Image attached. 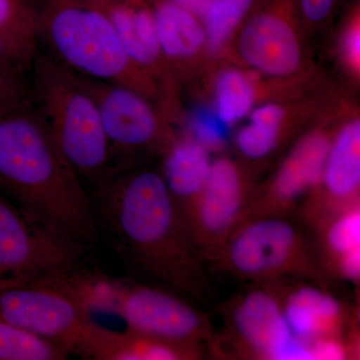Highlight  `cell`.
Wrapping results in <instances>:
<instances>
[{
    "instance_id": "1",
    "label": "cell",
    "mask_w": 360,
    "mask_h": 360,
    "mask_svg": "<svg viewBox=\"0 0 360 360\" xmlns=\"http://www.w3.org/2000/svg\"><path fill=\"white\" fill-rule=\"evenodd\" d=\"M0 193L56 236L87 248L98 240L84 181L28 103L0 117Z\"/></svg>"
},
{
    "instance_id": "2",
    "label": "cell",
    "mask_w": 360,
    "mask_h": 360,
    "mask_svg": "<svg viewBox=\"0 0 360 360\" xmlns=\"http://www.w3.org/2000/svg\"><path fill=\"white\" fill-rule=\"evenodd\" d=\"M90 198L99 236L108 234L115 250L176 278L181 253L172 194L163 175L118 170L94 186Z\"/></svg>"
},
{
    "instance_id": "3",
    "label": "cell",
    "mask_w": 360,
    "mask_h": 360,
    "mask_svg": "<svg viewBox=\"0 0 360 360\" xmlns=\"http://www.w3.org/2000/svg\"><path fill=\"white\" fill-rule=\"evenodd\" d=\"M39 37L49 45L51 58L71 72L125 85L148 98L158 96L155 85L130 60L103 7L70 0H41Z\"/></svg>"
},
{
    "instance_id": "4",
    "label": "cell",
    "mask_w": 360,
    "mask_h": 360,
    "mask_svg": "<svg viewBox=\"0 0 360 360\" xmlns=\"http://www.w3.org/2000/svg\"><path fill=\"white\" fill-rule=\"evenodd\" d=\"M30 71L35 108L82 181L96 186L115 167L96 103L51 56L37 53Z\"/></svg>"
},
{
    "instance_id": "5",
    "label": "cell",
    "mask_w": 360,
    "mask_h": 360,
    "mask_svg": "<svg viewBox=\"0 0 360 360\" xmlns=\"http://www.w3.org/2000/svg\"><path fill=\"white\" fill-rule=\"evenodd\" d=\"M89 274L77 269L32 283L0 286V319L60 347L94 359L103 326L91 319Z\"/></svg>"
},
{
    "instance_id": "6",
    "label": "cell",
    "mask_w": 360,
    "mask_h": 360,
    "mask_svg": "<svg viewBox=\"0 0 360 360\" xmlns=\"http://www.w3.org/2000/svg\"><path fill=\"white\" fill-rule=\"evenodd\" d=\"M87 248L30 221L0 193V286L77 269Z\"/></svg>"
},
{
    "instance_id": "7",
    "label": "cell",
    "mask_w": 360,
    "mask_h": 360,
    "mask_svg": "<svg viewBox=\"0 0 360 360\" xmlns=\"http://www.w3.org/2000/svg\"><path fill=\"white\" fill-rule=\"evenodd\" d=\"M90 300L92 309L118 315L129 330L160 340L181 343L200 328L198 314L177 298L127 281L94 276Z\"/></svg>"
},
{
    "instance_id": "8",
    "label": "cell",
    "mask_w": 360,
    "mask_h": 360,
    "mask_svg": "<svg viewBox=\"0 0 360 360\" xmlns=\"http://www.w3.org/2000/svg\"><path fill=\"white\" fill-rule=\"evenodd\" d=\"M71 73L96 103L110 143L113 172L122 169L132 153L155 146L167 134L148 96L125 85Z\"/></svg>"
},
{
    "instance_id": "9",
    "label": "cell",
    "mask_w": 360,
    "mask_h": 360,
    "mask_svg": "<svg viewBox=\"0 0 360 360\" xmlns=\"http://www.w3.org/2000/svg\"><path fill=\"white\" fill-rule=\"evenodd\" d=\"M238 52L246 65L274 77H286L300 68V41L284 14L267 9L253 15L241 30Z\"/></svg>"
},
{
    "instance_id": "10",
    "label": "cell",
    "mask_w": 360,
    "mask_h": 360,
    "mask_svg": "<svg viewBox=\"0 0 360 360\" xmlns=\"http://www.w3.org/2000/svg\"><path fill=\"white\" fill-rule=\"evenodd\" d=\"M103 7L135 68L155 85L169 84L170 66L161 51L153 9L143 0H117Z\"/></svg>"
},
{
    "instance_id": "11",
    "label": "cell",
    "mask_w": 360,
    "mask_h": 360,
    "mask_svg": "<svg viewBox=\"0 0 360 360\" xmlns=\"http://www.w3.org/2000/svg\"><path fill=\"white\" fill-rule=\"evenodd\" d=\"M236 326L253 347L276 360L312 359L309 345L290 330L274 298L251 293L238 307Z\"/></svg>"
},
{
    "instance_id": "12",
    "label": "cell",
    "mask_w": 360,
    "mask_h": 360,
    "mask_svg": "<svg viewBox=\"0 0 360 360\" xmlns=\"http://www.w3.org/2000/svg\"><path fill=\"white\" fill-rule=\"evenodd\" d=\"M295 243V231L281 219L260 220L240 232L231 246V259L245 274H259L285 262Z\"/></svg>"
},
{
    "instance_id": "13",
    "label": "cell",
    "mask_w": 360,
    "mask_h": 360,
    "mask_svg": "<svg viewBox=\"0 0 360 360\" xmlns=\"http://www.w3.org/2000/svg\"><path fill=\"white\" fill-rule=\"evenodd\" d=\"M151 9L161 51L168 65L184 68L206 44L202 22L167 0H155Z\"/></svg>"
},
{
    "instance_id": "14",
    "label": "cell",
    "mask_w": 360,
    "mask_h": 360,
    "mask_svg": "<svg viewBox=\"0 0 360 360\" xmlns=\"http://www.w3.org/2000/svg\"><path fill=\"white\" fill-rule=\"evenodd\" d=\"M200 193L201 224L210 231H224L236 217L240 203V184L236 165L229 160L212 163Z\"/></svg>"
},
{
    "instance_id": "15",
    "label": "cell",
    "mask_w": 360,
    "mask_h": 360,
    "mask_svg": "<svg viewBox=\"0 0 360 360\" xmlns=\"http://www.w3.org/2000/svg\"><path fill=\"white\" fill-rule=\"evenodd\" d=\"M329 142L322 132H311L302 139L284 162L276 180V195L292 200L323 176Z\"/></svg>"
},
{
    "instance_id": "16",
    "label": "cell",
    "mask_w": 360,
    "mask_h": 360,
    "mask_svg": "<svg viewBox=\"0 0 360 360\" xmlns=\"http://www.w3.org/2000/svg\"><path fill=\"white\" fill-rule=\"evenodd\" d=\"M333 195L345 198L359 188L360 182V122H348L329 146L323 176Z\"/></svg>"
},
{
    "instance_id": "17",
    "label": "cell",
    "mask_w": 360,
    "mask_h": 360,
    "mask_svg": "<svg viewBox=\"0 0 360 360\" xmlns=\"http://www.w3.org/2000/svg\"><path fill=\"white\" fill-rule=\"evenodd\" d=\"M210 167L207 149L193 141H182L168 150L163 177L172 195L188 198L200 193Z\"/></svg>"
},
{
    "instance_id": "18",
    "label": "cell",
    "mask_w": 360,
    "mask_h": 360,
    "mask_svg": "<svg viewBox=\"0 0 360 360\" xmlns=\"http://www.w3.org/2000/svg\"><path fill=\"white\" fill-rule=\"evenodd\" d=\"M340 312L335 298L314 288H303L291 295L283 316L296 338L309 340L323 333Z\"/></svg>"
},
{
    "instance_id": "19",
    "label": "cell",
    "mask_w": 360,
    "mask_h": 360,
    "mask_svg": "<svg viewBox=\"0 0 360 360\" xmlns=\"http://www.w3.org/2000/svg\"><path fill=\"white\" fill-rule=\"evenodd\" d=\"M41 0H0V32L33 63L39 44Z\"/></svg>"
},
{
    "instance_id": "20",
    "label": "cell",
    "mask_w": 360,
    "mask_h": 360,
    "mask_svg": "<svg viewBox=\"0 0 360 360\" xmlns=\"http://www.w3.org/2000/svg\"><path fill=\"white\" fill-rule=\"evenodd\" d=\"M284 116L283 108L276 103L264 104L253 110L250 123L236 135V144L241 153L252 160L269 155L276 146Z\"/></svg>"
},
{
    "instance_id": "21",
    "label": "cell",
    "mask_w": 360,
    "mask_h": 360,
    "mask_svg": "<svg viewBox=\"0 0 360 360\" xmlns=\"http://www.w3.org/2000/svg\"><path fill=\"white\" fill-rule=\"evenodd\" d=\"M255 103L252 79L243 71L227 68L215 84V108L227 124H233L250 112Z\"/></svg>"
},
{
    "instance_id": "22",
    "label": "cell",
    "mask_w": 360,
    "mask_h": 360,
    "mask_svg": "<svg viewBox=\"0 0 360 360\" xmlns=\"http://www.w3.org/2000/svg\"><path fill=\"white\" fill-rule=\"evenodd\" d=\"M68 356L51 341L0 319V360H65Z\"/></svg>"
},
{
    "instance_id": "23",
    "label": "cell",
    "mask_w": 360,
    "mask_h": 360,
    "mask_svg": "<svg viewBox=\"0 0 360 360\" xmlns=\"http://www.w3.org/2000/svg\"><path fill=\"white\" fill-rule=\"evenodd\" d=\"M252 2L253 0H212L201 20L210 51H219L224 46L250 11Z\"/></svg>"
},
{
    "instance_id": "24",
    "label": "cell",
    "mask_w": 360,
    "mask_h": 360,
    "mask_svg": "<svg viewBox=\"0 0 360 360\" xmlns=\"http://www.w3.org/2000/svg\"><path fill=\"white\" fill-rule=\"evenodd\" d=\"M188 129L196 143L207 150H217L229 139V125L212 108L201 106L191 113Z\"/></svg>"
},
{
    "instance_id": "25",
    "label": "cell",
    "mask_w": 360,
    "mask_h": 360,
    "mask_svg": "<svg viewBox=\"0 0 360 360\" xmlns=\"http://www.w3.org/2000/svg\"><path fill=\"white\" fill-rule=\"evenodd\" d=\"M328 243L341 257L360 250V213L359 210L347 213L338 219L328 232Z\"/></svg>"
},
{
    "instance_id": "26",
    "label": "cell",
    "mask_w": 360,
    "mask_h": 360,
    "mask_svg": "<svg viewBox=\"0 0 360 360\" xmlns=\"http://www.w3.org/2000/svg\"><path fill=\"white\" fill-rule=\"evenodd\" d=\"M28 103L22 75L0 68V117Z\"/></svg>"
},
{
    "instance_id": "27",
    "label": "cell",
    "mask_w": 360,
    "mask_h": 360,
    "mask_svg": "<svg viewBox=\"0 0 360 360\" xmlns=\"http://www.w3.org/2000/svg\"><path fill=\"white\" fill-rule=\"evenodd\" d=\"M32 65V61L0 32V68L25 77Z\"/></svg>"
},
{
    "instance_id": "28",
    "label": "cell",
    "mask_w": 360,
    "mask_h": 360,
    "mask_svg": "<svg viewBox=\"0 0 360 360\" xmlns=\"http://www.w3.org/2000/svg\"><path fill=\"white\" fill-rule=\"evenodd\" d=\"M342 49L348 66L352 70L359 71L360 66V27L359 22H354L347 28L345 37H343Z\"/></svg>"
},
{
    "instance_id": "29",
    "label": "cell",
    "mask_w": 360,
    "mask_h": 360,
    "mask_svg": "<svg viewBox=\"0 0 360 360\" xmlns=\"http://www.w3.org/2000/svg\"><path fill=\"white\" fill-rule=\"evenodd\" d=\"M335 0H300L303 15L311 22L326 20L333 9Z\"/></svg>"
},
{
    "instance_id": "30",
    "label": "cell",
    "mask_w": 360,
    "mask_h": 360,
    "mask_svg": "<svg viewBox=\"0 0 360 360\" xmlns=\"http://www.w3.org/2000/svg\"><path fill=\"white\" fill-rule=\"evenodd\" d=\"M309 348L312 359L338 360L345 356L342 347L333 340H317Z\"/></svg>"
},
{
    "instance_id": "31",
    "label": "cell",
    "mask_w": 360,
    "mask_h": 360,
    "mask_svg": "<svg viewBox=\"0 0 360 360\" xmlns=\"http://www.w3.org/2000/svg\"><path fill=\"white\" fill-rule=\"evenodd\" d=\"M170 4L184 9L201 21L212 0H167Z\"/></svg>"
},
{
    "instance_id": "32",
    "label": "cell",
    "mask_w": 360,
    "mask_h": 360,
    "mask_svg": "<svg viewBox=\"0 0 360 360\" xmlns=\"http://www.w3.org/2000/svg\"><path fill=\"white\" fill-rule=\"evenodd\" d=\"M341 269L348 278H359L360 274V250L350 251L347 255H342Z\"/></svg>"
},
{
    "instance_id": "33",
    "label": "cell",
    "mask_w": 360,
    "mask_h": 360,
    "mask_svg": "<svg viewBox=\"0 0 360 360\" xmlns=\"http://www.w3.org/2000/svg\"><path fill=\"white\" fill-rule=\"evenodd\" d=\"M70 1L82 2V4H92V6H103L110 2L117 1V0H70Z\"/></svg>"
}]
</instances>
